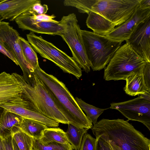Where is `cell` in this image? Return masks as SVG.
<instances>
[{"instance_id": "1", "label": "cell", "mask_w": 150, "mask_h": 150, "mask_svg": "<svg viewBox=\"0 0 150 150\" xmlns=\"http://www.w3.org/2000/svg\"><path fill=\"white\" fill-rule=\"evenodd\" d=\"M96 137L100 136L111 147L118 150H150V140L135 129L128 120L103 119L91 128Z\"/></svg>"}, {"instance_id": "2", "label": "cell", "mask_w": 150, "mask_h": 150, "mask_svg": "<svg viewBox=\"0 0 150 150\" xmlns=\"http://www.w3.org/2000/svg\"><path fill=\"white\" fill-rule=\"evenodd\" d=\"M69 124L80 128L91 129L92 123L81 109L65 85L53 75L46 73L38 66L34 69Z\"/></svg>"}, {"instance_id": "3", "label": "cell", "mask_w": 150, "mask_h": 150, "mask_svg": "<svg viewBox=\"0 0 150 150\" xmlns=\"http://www.w3.org/2000/svg\"><path fill=\"white\" fill-rule=\"evenodd\" d=\"M12 74L21 88V96L28 101L33 111L59 123L69 124L43 83L35 73L31 85L26 83L23 76L15 73Z\"/></svg>"}, {"instance_id": "4", "label": "cell", "mask_w": 150, "mask_h": 150, "mask_svg": "<svg viewBox=\"0 0 150 150\" xmlns=\"http://www.w3.org/2000/svg\"><path fill=\"white\" fill-rule=\"evenodd\" d=\"M81 36L84 50L91 67L93 71L104 68L122 42L93 32L82 30Z\"/></svg>"}, {"instance_id": "5", "label": "cell", "mask_w": 150, "mask_h": 150, "mask_svg": "<svg viewBox=\"0 0 150 150\" xmlns=\"http://www.w3.org/2000/svg\"><path fill=\"white\" fill-rule=\"evenodd\" d=\"M146 62L127 44L121 46L104 68L107 81L126 80L132 73L141 70Z\"/></svg>"}, {"instance_id": "6", "label": "cell", "mask_w": 150, "mask_h": 150, "mask_svg": "<svg viewBox=\"0 0 150 150\" xmlns=\"http://www.w3.org/2000/svg\"><path fill=\"white\" fill-rule=\"evenodd\" d=\"M26 37L35 51L42 57L52 62L64 72L73 75L78 79L81 77V69L72 57L33 32L27 34Z\"/></svg>"}, {"instance_id": "7", "label": "cell", "mask_w": 150, "mask_h": 150, "mask_svg": "<svg viewBox=\"0 0 150 150\" xmlns=\"http://www.w3.org/2000/svg\"><path fill=\"white\" fill-rule=\"evenodd\" d=\"M64 27L63 32L59 34L67 44L72 57L79 67L86 72L90 71V65L84 50L80 27L76 15L71 13L63 16L59 21Z\"/></svg>"}, {"instance_id": "8", "label": "cell", "mask_w": 150, "mask_h": 150, "mask_svg": "<svg viewBox=\"0 0 150 150\" xmlns=\"http://www.w3.org/2000/svg\"><path fill=\"white\" fill-rule=\"evenodd\" d=\"M140 0H98L91 11L112 22L116 26L130 18L139 7Z\"/></svg>"}, {"instance_id": "9", "label": "cell", "mask_w": 150, "mask_h": 150, "mask_svg": "<svg viewBox=\"0 0 150 150\" xmlns=\"http://www.w3.org/2000/svg\"><path fill=\"white\" fill-rule=\"evenodd\" d=\"M19 34L8 22L0 21V41L12 53L21 68L23 76L30 85L33 83L35 75L34 70L25 59L19 41Z\"/></svg>"}, {"instance_id": "10", "label": "cell", "mask_w": 150, "mask_h": 150, "mask_svg": "<svg viewBox=\"0 0 150 150\" xmlns=\"http://www.w3.org/2000/svg\"><path fill=\"white\" fill-rule=\"evenodd\" d=\"M110 108L119 111L128 120L143 124L150 131V101L141 95L124 102L110 104Z\"/></svg>"}, {"instance_id": "11", "label": "cell", "mask_w": 150, "mask_h": 150, "mask_svg": "<svg viewBox=\"0 0 150 150\" xmlns=\"http://www.w3.org/2000/svg\"><path fill=\"white\" fill-rule=\"evenodd\" d=\"M150 17L138 24L126 41L146 62H150Z\"/></svg>"}, {"instance_id": "12", "label": "cell", "mask_w": 150, "mask_h": 150, "mask_svg": "<svg viewBox=\"0 0 150 150\" xmlns=\"http://www.w3.org/2000/svg\"><path fill=\"white\" fill-rule=\"evenodd\" d=\"M6 110L17 114L25 118L40 122L48 127H57L59 123L45 116L33 111L28 101L21 96L0 105Z\"/></svg>"}, {"instance_id": "13", "label": "cell", "mask_w": 150, "mask_h": 150, "mask_svg": "<svg viewBox=\"0 0 150 150\" xmlns=\"http://www.w3.org/2000/svg\"><path fill=\"white\" fill-rule=\"evenodd\" d=\"M14 21L19 28L34 33L58 35L64 30L59 21L41 22L34 19L30 15L21 14Z\"/></svg>"}, {"instance_id": "14", "label": "cell", "mask_w": 150, "mask_h": 150, "mask_svg": "<svg viewBox=\"0 0 150 150\" xmlns=\"http://www.w3.org/2000/svg\"><path fill=\"white\" fill-rule=\"evenodd\" d=\"M150 17V8H139L132 16L121 25L116 27L105 36L114 40L122 42L128 39L136 26Z\"/></svg>"}, {"instance_id": "15", "label": "cell", "mask_w": 150, "mask_h": 150, "mask_svg": "<svg viewBox=\"0 0 150 150\" xmlns=\"http://www.w3.org/2000/svg\"><path fill=\"white\" fill-rule=\"evenodd\" d=\"M40 0H2L0 1V21L4 19L13 21L28 11Z\"/></svg>"}, {"instance_id": "16", "label": "cell", "mask_w": 150, "mask_h": 150, "mask_svg": "<svg viewBox=\"0 0 150 150\" xmlns=\"http://www.w3.org/2000/svg\"><path fill=\"white\" fill-rule=\"evenodd\" d=\"M21 88L12 74L4 71L0 74V105L20 96Z\"/></svg>"}, {"instance_id": "17", "label": "cell", "mask_w": 150, "mask_h": 150, "mask_svg": "<svg viewBox=\"0 0 150 150\" xmlns=\"http://www.w3.org/2000/svg\"><path fill=\"white\" fill-rule=\"evenodd\" d=\"M23 118L4 110L0 117V137L4 139L20 131V126Z\"/></svg>"}, {"instance_id": "18", "label": "cell", "mask_w": 150, "mask_h": 150, "mask_svg": "<svg viewBox=\"0 0 150 150\" xmlns=\"http://www.w3.org/2000/svg\"><path fill=\"white\" fill-rule=\"evenodd\" d=\"M86 23L87 27L93 32L104 36L111 32L116 27L111 22L92 11L88 14Z\"/></svg>"}, {"instance_id": "19", "label": "cell", "mask_w": 150, "mask_h": 150, "mask_svg": "<svg viewBox=\"0 0 150 150\" xmlns=\"http://www.w3.org/2000/svg\"><path fill=\"white\" fill-rule=\"evenodd\" d=\"M143 68L132 73L126 79V84L124 90L127 95L135 96L150 93L144 82L142 74Z\"/></svg>"}, {"instance_id": "20", "label": "cell", "mask_w": 150, "mask_h": 150, "mask_svg": "<svg viewBox=\"0 0 150 150\" xmlns=\"http://www.w3.org/2000/svg\"><path fill=\"white\" fill-rule=\"evenodd\" d=\"M48 127L40 122L25 118L20 126L21 131L37 140H39L42 137L44 130Z\"/></svg>"}, {"instance_id": "21", "label": "cell", "mask_w": 150, "mask_h": 150, "mask_svg": "<svg viewBox=\"0 0 150 150\" xmlns=\"http://www.w3.org/2000/svg\"><path fill=\"white\" fill-rule=\"evenodd\" d=\"M38 142L42 144L51 142H55L61 144L69 143L65 132L58 127H49L45 129L42 137Z\"/></svg>"}, {"instance_id": "22", "label": "cell", "mask_w": 150, "mask_h": 150, "mask_svg": "<svg viewBox=\"0 0 150 150\" xmlns=\"http://www.w3.org/2000/svg\"><path fill=\"white\" fill-rule=\"evenodd\" d=\"M66 133L67 138L73 149L79 150L83 136L89 129L76 127L68 124Z\"/></svg>"}, {"instance_id": "23", "label": "cell", "mask_w": 150, "mask_h": 150, "mask_svg": "<svg viewBox=\"0 0 150 150\" xmlns=\"http://www.w3.org/2000/svg\"><path fill=\"white\" fill-rule=\"evenodd\" d=\"M19 39L23 55L34 70L39 66L36 53L28 41L20 36Z\"/></svg>"}, {"instance_id": "24", "label": "cell", "mask_w": 150, "mask_h": 150, "mask_svg": "<svg viewBox=\"0 0 150 150\" xmlns=\"http://www.w3.org/2000/svg\"><path fill=\"white\" fill-rule=\"evenodd\" d=\"M75 99L81 110L85 112L87 118L94 125L97 122V119L99 116L104 110L108 109L97 108L86 103L77 97H76Z\"/></svg>"}, {"instance_id": "25", "label": "cell", "mask_w": 150, "mask_h": 150, "mask_svg": "<svg viewBox=\"0 0 150 150\" xmlns=\"http://www.w3.org/2000/svg\"><path fill=\"white\" fill-rule=\"evenodd\" d=\"M98 0H65L63 2L66 6H72L76 8L79 12L82 13L89 14L92 6Z\"/></svg>"}, {"instance_id": "26", "label": "cell", "mask_w": 150, "mask_h": 150, "mask_svg": "<svg viewBox=\"0 0 150 150\" xmlns=\"http://www.w3.org/2000/svg\"><path fill=\"white\" fill-rule=\"evenodd\" d=\"M13 141L20 150H32L33 138L21 130L13 135Z\"/></svg>"}, {"instance_id": "27", "label": "cell", "mask_w": 150, "mask_h": 150, "mask_svg": "<svg viewBox=\"0 0 150 150\" xmlns=\"http://www.w3.org/2000/svg\"><path fill=\"white\" fill-rule=\"evenodd\" d=\"M33 149L36 150H73L69 143L61 144L55 142H51L45 144L40 143L38 140L33 138Z\"/></svg>"}, {"instance_id": "28", "label": "cell", "mask_w": 150, "mask_h": 150, "mask_svg": "<svg viewBox=\"0 0 150 150\" xmlns=\"http://www.w3.org/2000/svg\"><path fill=\"white\" fill-rule=\"evenodd\" d=\"M97 139L87 132L83 135L79 150H96Z\"/></svg>"}, {"instance_id": "29", "label": "cell", "mask_w": 150, "mask_h": 150, "mask_svg": "<svg viewBox=\"0 0 150 150\" xmlns=\"http://www.w3.org/2000/svg\"><path fill=\"white\" fill-rule=\"evenodd\" d=\"M48 10L47 5L46 4H42L40 1L34 4L28 11L22 14L38 15L45 14Z\"/></svg>"}, {"instance_id": "30", "label": "cell", "mask_w": 150, "mask_h": 150, "mask_svg": "<svg viewBox=\"0 0 150 150\" xmlns=\"http://www.w3.org/2000/svg\"><path fill=\"white\" fill-rule=\"evenodd\" d=\"M142 74L145 85L150 91V62H146L143 67Z\"/></svg>"}, {"instance_id": "31", "label": "cell", "mask_w": 150, "mask_h": 150, "mask_svg": "<svg viewBox=\"0 0 150 150\" xmlns=\"http://www.w3.org/2000/svg\"><path fill=\"white\" fill-rule=\"evenodd\" d=\"M97 139L96 150H112L109 143L100 136Z\"/></svg>"}, {"instance_id": "32", "label": "cell", "mask_w": 150, "mask_h": 150, "mask_svg": "<svg viewBox=\"0 0 150 150\" xmlns=\"http://www.w3.org/2000/svg\"><path fill=\"white\" fill-rule=\"evenodd\" d=\"M0 52L8 57L12 60L17 65L18 64L15 58L12 53L9 51L0 41Z\"/></svg>"}, {"instance_id": "33", "label": "cell", "mask_w": 150, "mask_h": 150, "mask_svg": "<svg viewBox=\"0 0 150 150\" xmlns=\"http://www.w3.org/2000/svg\"><path fill=\"white\" fill-rule=\"evenodd\" d=\"M31 16L34 19L41 22H52L55 21L53 19L56 17L54 14L51 16L47 15L46 14Z\"/></svg>"}, {"instance_id": "34", "label": "cell", "mask_w": 150, "mask_h": 150, "mask_svg": "<svg viewBox=\"0 0 150 150\" xmlns=\"http://www.w3.org/2000/svg\"><path fill=\"white\" fill-rule=\"evenodd\" d=\"M5 150H14L13 135H11L4 139H2Z\"/></svg>"}, {"instance_id": "35", "label": "cell", "mask_w": 150, "mask_h": 150, "mask_svg": "<svg viewBox=\"0 0 150 150\" xmlns=\"http://www.w3.org/2000/svg\"><path fill=\"white\" fill-rule=\"evenodd\" d=\"M139 7L143 9L150 8V0H140Z\"/></svg>"}, {"instance_id": "36", "label": "cell", "mask_w": 150, "mask_h": 150, "mask_svg": "<svg viewBox=\"0 0 150 150\" xmlns=\"http://www.w3.org/2000/svg\"><path fill=\"white\" fill-rule=\"evenodd\" d=\"M0 150H5L2 139L0 137Z\"/></svg>"}, {"instance_id": "37", "label": "cell", "mask_w": 150, "mask_h": 150, "mask_svg": "<svg viewBox=\"0 0 150 150\" xmlns=\"http://www.w3.org/2000/svg\"><path fill=\"white\" fill-rule=\"evenodd\" d=\"M13 146L14 150H20L16 143L13 141Z\"/></svg>"}, {"instance_id": "38", "label": "cell", "mask_w": 150, "mask_h": 150, "mask_svg": "<svg viewBox=\"0 0 150 150\" xmlns=\"http://www.w3.org/2000/svg\"><path fill=\"white\" fill-rule=\"evenodd\" d=\"M4 109L3 108L0 107V117L1 115V114L4 111Z\"/></svg>"}, {"instance_id": "39", "label": "cell", "mask_w": 150, "mask_h": 150, "mask_svg": "<svg viewBox=\"0 0 150 150\" xmlns=\"http://www.w3.org/2000/svg\"><path fill=\"white\" fill-rule=\"evenodd\" d=\"M111 149H112V150H117V149H114V148H111Z\"/></svg>"}, {"instance_id": "40", "label": "cell", "mask_w": 150, "mask_h": 150, "mask_svg": "<svg viewBox=\"0 0 150 150\" xmlns=\"http://www.w3.org/2000/svg\"><path fill=\"white\" fill-rule=\"evenodd\" d=\"M32 150H36L32 148Z\"/></svg>"}]
</instances>
